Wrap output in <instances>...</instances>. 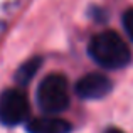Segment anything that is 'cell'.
I'll use <instances>...</instances> for the list:
<instances>
[{
  "label": "cell",
  "mask_w": 133,
  "mask_h": 133,
  "mask_svg": "<svg viewBox=\"0 0 133 133\" xmlns=\"http://www.w3.org/2000/svg\"><path fill=\"white\" fill-rule=\"evenodd\" d=\"M37 103L49 116L62 113L69 106L68 79L57 72L45 76L37 88Z\"/></svg>",
  "instance_id": "7a4b0ae2"
},
{
  "label": "cell",
  "mask_w": 133,
  "mask_h": 133,
  "mask_svg": "<svg viewBox=\"0 0 133 133\" xmlns=\"http://www.w3.org/2000/svg\"><path fill=\"white\" fill-rule=\"evenodd\" d=\"M111 91V81L101 72H89L76 83V93L84 99H101Z\"/></svg>",
  "instance_id": "277c9868"
},
{
  "label": "cell",
  "mask_w": 133,
  "mask_h": 133,
  "mask_svg": "<svg viewBox=\"0 0 133 133\" xmlns=\"http://www.w3.org/2000/svg\"><path fill=\"white\" fill-rule=\"evenodd\" d=\"M72 130L71 123L56 116H41L34 118L27 125L29 133H69Z\"/></svg>",
  "instance_id": "5b68a950"
},
{
  "label": "cell",
  "mask_w": 133,
  "mask_h": 133,
  "mask_svg": "<svg viewBox=\"0 0 133 133\" xmlns=\"http://www.w3.org/2000/svg\"><path fill=\"white\" fill-rule=\"evenodd\" d=\"M88 52L91 59L104 69H121L131 61L128 44L115 30H103L93 36L88 44Z\"/></svg>",
  "instance_id": "6da1fadb"
},
{
  "label": "cell",
  "mask_w": 133,
  "mask_h": 133,
  "mask_svg": "<svg viewBox=\"0 0 133 133\" xmlns=\"http://www.w3.org/2000/svg\"><path fill=\"white\" fill-rule=\"evenodd\" d=\"M41 62H42L41 57H32V59H29L27 62H24V64L20 66V69L17 71V74H15V81L19 83L20 86L27 84V83L34 78V74L37 72Z\"/></svg>",
  "instance_id": "8992f818"
},
{
  "label": "cell",
  "mask_w": 133,
  "mask_h": 133,
  "mask_svg": "<svg viewBox=\"0 0 133 133\" xmlns=\"http://www.w3.org/2000/svg\"><path fill=\"white\" fill-rule=\"evenodd\" d=\"M29 116V101L24 91L17 88L0 93V123L5 127H15Z\"/></svg>",
  "instance_id": "3957f363"
},
{
  "label": "cell",
  "mask_w": 133,
  "mask_h": 133,
  "mask_svg": "<svg viewBox=\"0 0 133 133\" xmlns=\"http://www.w3.org/2000/svg\"><path fill=\"white\" fill-rule=\"evenodd\" d=\"M104 133H125V131H121L120 128H108Z\"/></svg>",
  "instance_id": "ba28073f"
},
{
  "label": "cell",
  "mask_w": 133,
  "mask_h": 133,
  "mask_svg": "<svg viewBox=\"0 0 133 133\" xmlns=\"http://www.w3.org/2000/svg\"><path fill=\"white\" fill-rule=\"evenodd\" d=\"M123 27H125V32L128 34V37L133 41V9H128L123 14Z\"/></svg>",
  "instance_id": "52a82bcc"
}]
</instances>
